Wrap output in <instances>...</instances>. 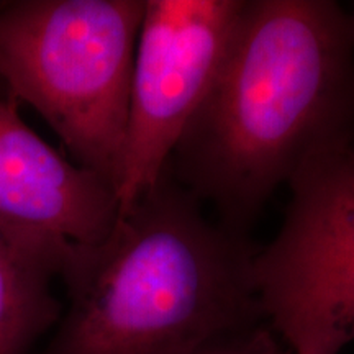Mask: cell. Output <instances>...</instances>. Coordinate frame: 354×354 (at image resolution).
<instances>
[{"label":"cell","mask_w":354,"mask_h":354,"mask_svg":"<svg viewBox=\"0 0 354 354\" xmlns=\"http://www.w3.org/2000/svg\"><path fill=\"white\" fill-rule=\"evenodd\" d=\"M0 95H7V94H6V91H3L2 84H0Z\"/></svg>","instance_id":"cell-9"},{"label":"cell","mask_w":354,"mask_h":354,"mask_svg":"<svg viewBox=\"0 0 354 354\" xmlns=\"http://www.w3.org/2000/svg\"><path fill=\"white\" fill-rule=\"evenodd\" d=\"M354 143V15L331 0H245L205 100L167 162L246 234L279 185Z\"/></svg>","instance_id":"cell-1"},{"label":"cell","mask_w":354,"mask_h":354,"mask_svg":"<svg viewBox=\"0 0 354 354\" xmlns=\"http://www.w3.org/2000/svg\"><path fill=\"white\" fill-rule=\"evenodd\" d=\"M289 189L284 223L254 254L261 307L294 354H339L354 342V143Z\"/></svg>","instance_id":"cell-4"},{"label":"cell","mask_w":354,"mask_h":354,"mask_svg":"<svg viewBox=\"0 0 354 354\" xmlns=\"http://www.w3.org/2000/svg\"><path fill=\"white\" fill-rule=\"evenodd\" d=\"M53 277L0 236V354H26L59 322Z\"/></svg>","instance_id":"cell-7"},{"label":"cell","mask_w":354,"mask_h":354,"mask_svg":"<svg viewBox=\"0 0 354 354\" xmlns=\"http://www.w3.org/2000/svg\"><path fill=\"white\" fill-rule=\"evenodd\" d=\"M145 0H20L0 7V84L33 107L74 162L115 187Z\"/></svg>","instance_id":"cell-3"},{"label":"cell","mask_w":354,"mask_h":354,"mask_svg":"<svg viewBox=\"0 0 354 354\" xmlns=\"http://www.w3.org/2000/svg\"><path fill=\"white\" fill-rule=\"evenodd\" d=\"M256 251L166 166L61 274L69 305L43 354H207L264 338Z\"/></svg>","instance_id":"cell-2"},{"label":"cell","mask_w":354,"mask_h":354,"mask_svg":"<svg viewBox=\"0 0 354 354\" xmlns=\"http://www.w3.org/2000/svg\"><path fill=\"white\" fill-rule=\"evenodd\" d=\"M245 0H145L125 145L118 215L148 192L214 86Z\"/></svg>","instance_id":"cell-5"},{"label":"cell","mask_w":354,"mask_h":354,"mask_svg":"<svg viewBox=\"0 0 354 354\" xmlns=\"http://www.w3.org/2000/svg\"><path fill=\"white\" fill-rule=\"evenodd\" d=\"M207 354H294V353L279 351V349L274 348V344L269 342L268 336H264V338L254 339V342L232 344V346L215 349V351H210Z\"/></svg>","instance_id":"cell-8"},{"label":"cell","mask_w":354,"mask_h":354,"mask_svg":"<svg viewBox=\"0 0 354 354\" xmlns=\"http://www.w3.org/2000/svg\"><path fill=\"white\" fill-rule=\"evenodd\" d=\"M19 105L0 95V236L61 277L81 248L112 230L117 192L39 138Z\"/></svg>","instance_id":"cell-6"}]
</instances>
